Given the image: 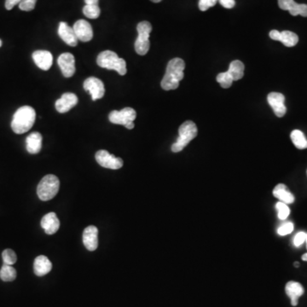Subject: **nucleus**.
I'll return each mask as SVG.
<instances>
[{
    "label": "nucleus",
    "instance_id": "nucleus-16",
    "mask_svg": "<svg viewBox=\"0 0 307 307\" xmlns=\"http://www.w3.org/2000/svg\"><path fill=\"white\" fill-rule=\"evenodd\" d=\"M58 35L69 46L75 47L78 44V38L76 37L74 29L71 28L67 22H62L59 23Z\"/></svg>",
    "mask_w": 307,
    "mask_h": 307
},
{
    "label": "nucleus",
    "instance_id": "nucleus-5",
    "mask_svg": "<svg viewBox=\"0 0 307 307\" xmlns=\"http://www.w3.org/2000/svg\"><path fill=\"white\" fill-rule=\"evenodd\" d=\"M60 181L57 176H44L37 188V194L41 201H49L57 195L59 192Z\"/></svg>",
    "mask_w": 307,
    "mask_h": 307
},
{
    "label": "nucleus",
    "instance_id": "nucleus-42",
    "mask_svg": "<svg viewBox=\"0 0 307 307\" xmlns=\"http://www.w3.org/2000/svg\"><path fill=\"white\" fill-rule=\"evenodd\" d=\"M299 266H300V264L298 263V262H295V267H299Z\"/></svg>",
    "mask_w": 307,
    "mask_h": 307
},
{
    "label": "nucleus",
    "instance_id": "nucleus-27",
    "mask_svg": "<svg viewBox=\"0 0 307 307\" xmlns=\"http://www.w3.org/2000/svg\"><path fill=\"white\" fill-rule=\"evenodd\" d=\"M233 81H234V80H233L231 76L230 75L228 71L220 73V74H219L218 76H217V82H218L223 88L227 89V88L230 87Z\"/></svg>",
    "mask_w": 307,
    "mask_h": 307
},
{
    "label": "nucleus",
    "instance_id": "nucleus-6",
    "mask_svg": "<svg viewBox=\"0 0 307 307\" xmlns=\"http://www.w3.org/2000/svg\"><path fill=\"white\" fill-rule=\"evenodd\" d=\"M137 30L138 36L135 41V50L138 55L144 56L148 53L151 46L150 35L152 31V25L147 21H144L138 23Z\"/></svg>",
    "mask_w": 307,
    "mask_h": 307
},
{
    "label": "nucleus",
    "instance_id": "nucleus-44",
    "mask_svg": "<svg viewBox=\"0 0 307 307\" xmlns=\"http://www.w3.org/2000/svg\"><path fill=\"white\" fill-rule=\"evenodd\" d=\"M306 242H307V239H306Z\"/></svg>",
    "mask_w": 307,
    "mask_h": 307
},
{
    "label": "nucleus",
    "instance_id": "nucleus-17",
    "mask_svg": "<svg viewBox=\"0 0 307 307\" xmlns=\"http://www.w3.org/2000/svg\"><path fill=\"white\" fill-rule=\"evenodd\" d=\"M41 226L47 235H53L59 230L60 222L57 214L49 213L43 217L41 220Z\"/></svg>",
    "mask_w": 307,
    "mask_h": 307
},
{
    "label": "nucleus",
    "instance_id": "nucleus-2",
    "mask_svg": "<svg viewBox=\"0 0 307 307\" xmlns=\"http://www.w3.org/2000/svg\"><path fill=\"white\" fill-rule=\"evenodd\" d=\"M36 112L30 106L21 107L13 115L11 128L16 134L29 132L35 124Z\"/></svg>",
    "mask_w": 307,
    "mask_h": 307
},
{
    "label": "nucleus",
    "instance_id": "nucleus-40",
    "mask_svg": "<svg viewBox=\"0 0 307 307\" xmlns=\"http://www.w3.org/2000/svg\"><path fill=\"white\" fill-rule=\"evenodd\" d=\"M302 260H304V261H307V253L302 256Z\"/></svg>",
    "mask_w": 307,
    "mask_h": 307
},
{
    "label": "nucleus",
    "instance_id": "nucleus-19",
    "mask_svg": "<svg viewBox=\"0 0 307 307\" xmlns=\"http://www.w3.org/2000/svg\"><path fill=\"white\" fill-rule=\"evenodd\" d=\"M273 195L283 203L292 204L295 202V195L289 192L288 187L283 184H278L273 190Z\"/></svg>",
    "mask_w": 307,
    "mask_h": 307
},
{
    "label": "nucleus",
    "instance_id": "nucleus-4",
    "mask_svg": "<svg viewBox=\"0 0 307 307\" xmlns=\"http://www.w3.org/2000/svg\"><path fill=\"white\" fill-rule=\"evenodd\" d=\"M197 132L196 125L192 120H187L183 123L179 127V138L172 146V151L174 153L182 151L189 143L196 137Z\"/></svg>",
    "mask_w": 307,
    "mask_h": 307
},
{
    "label": "nucleus",
    "instance_id": "nucleus-33",
    "mask_svg": "<svg viewBox=\"0 0 307 307\" xmlns=\"http://www.w3.org/2000/svg\"><path fill=\"white\" fill-rule=\"evenodd\" d=\"M219 0H200L199 1V9L201 11H206L211 7H213L216 4Z\"/></svg>",
    "mask_w": 307,
    "mask_h": 307
},
{
    "label": "nucleus",
    "instance_id": "nucleus-21",
    "mask_svg": "<svg viewBox=\"0 0 307 307\" xmlns=\"http://www.w3.org/2000/svg\"><path fill=\"white\" fill-rule=\"evenodd\" d=\"M26 148L29 153L38 154L42 148V135L38 132L29 135L26 139Z\"/></svg>",
    "mask_w": 307,
    "mask_h": 307
},
{
    "label": "nucleus",
    "instance_id": "nucleus-35",
    "mask_svg": "<svg viewBox=\"0 0 307 307\" xmlns=\"http://www.w3.org/2000/svg\"><path fill=\"white\" fill-rule=\"evenodd\" d=\"M296 3L295 0H278V5L282 10H291L292 7L295 5Z\"/></svg>",
    "mask_w": 307,
    "mask_h": 307
},
{
    "label": "nucleus",
    "instance_id": "nucleus-41",
    "mask_svg": "<svg viewBox=\"0 0 307 307\" xmlns=\"http://www.w3.org/2000/svg\"><path fill=\"white\" fill-rule=\"evenodd\" d=\"M151 1H152V2H154V3H160L161 0H151Z\"/></svg>",
    "mask_w": 307,
    "mask_h": 307
},
{
    "label": "nucleus",
    "instance_id": "nucleus-29",
    "mask_svg": "<svg viewBox=\"0 0 307 307\" xmlns=\"http://www.w3.org/2000/svg\"><path fill=\"white\" fill-rule=\"evenodd\" d=\"M289 13L292 16H302L307 17V4L305 3H295V5L292 7L291 10H289Z\"/></svg>",
    "mask_w": 307,
    "mask_h": 307
},
{
    "label": "nucleus",
    "instance_id": "nucleus-37",
    "mask_svg": "<svg viewBox=\"0 0 307 307\" xmlns=\"http://www.w3.org/2000/svg\"><path fill=\"white\" fill-rule=\"evenodd\" d=\"M22 2V0H6L5 1V8L6 10H12L16 4H19Z\"/></svg>",
    "mask_w": 307,
    "mask_h": 307
},
{
    "label": "nucleus",
    "instance_id": "nucleus-34",
    "mask_svg": "<svg viewBox=\"0 0 307 307\" xmlns=\"http://www.w3.org/2000/svg\"><path fill=\"white\" fill-rule=\"evenodd\" d=\"M306 239H307V233H305L304 231L299 232L295 235V238H294V244L295 247L299 248L304 243Z\"/></svg>",
    "mask_w": 307,
    "mask_h": 307
},
{
    "label": "nucleus",
    "instance_id": "nucleus-25",
    "mask_svg": "<svg viewBox=\"0 0 307 307\" xmlns=\"http://www.w3.org/2000/svg\"><path fill=\"white\" fill-rule=\"evenodd\" d=\"M0 278L3 282H12L16 278V270L14 267L3 264L0 269Z\"/></svg>",
    "mask_w": 307,
    "mask_h": 307
},
{
    "label": "nucleus",
    "instance_id": "nucleus-43",
    "mask_svg": "<svg viewBox=\"0 0 307 307\" xmlns=\"http://www.w3.org/2000/svg\"><path fill=\"white\" fill-rule=\"evenodd\" d=\"M1 46H2V40L0 39V47H1Z\"/></svg>",
    "mask_w": 307,
    "mask_h": 307
},
{
    "label": "nucleus",
    "instance_id": "nucleus-15",
    "mask_svg": "<svg viewBox=\"0 0 307 307\" xmlns=\"http://www.w3.org/2000/svg\"><path fill=\"white\" fill-rule=\"evenodd\" d=\"M33 59L38 69L47 71L52 66L53 57L48 50H36L33 53Z\"/></svg>",
    "mask_w": 307,
    "mask_h": 307
},
{
    "label": "nucleus",
    "instance_id": "nucleus-18",
    "mask_svg": "<svg viewBox=\"0 0 307 307\" xmlns=\"http://www.w3.org/2000/svg\"><path fill=\"white\" fill-rule=\"evenodd\" d=\"M286 294L291 300V305L293 307H296L298 305L299 298L304 295V288L301 283L294 281H290L286 284Z\"/></svg>",
    "mask_w": 307,
    "mask_h": 307
},
{
    "label": "nucleus",
    "instance_id": "nucleus-7",
    "mask_svg": "<svg viewBox=\"0 0 307 307\" xmlns=\"http://www.w3.org/2000/svg\"><path fill=\"white\" fill-rule=\"evenodd\" d=\"M137 113L132 108H125L120 111L114 110L109 115V119L111 123L115 125H122L125 128L132 130L134 128L135 119Z\"/></svg>",
    "mask_w": 307,
    "mask_h": 307
},
{
    "label": "nucleus",
    "instance_id": "nucleus-22",
    "mask_svg": "<svg viewBox=\"0 0 307 307\" xmlns=\"http://www.w3.org/2000/svg\"><path fill=\"white\" fill-rule=\"evenodd\" d=\"M228 72L231 76L234 81L241 79L244 76V64L239 60L233 61L230 64Z\"/></svg>",
    "mask_w": 307,
    "mask_h": 307
},
{
    "label": "nucleus",
    "instance_id": "nucleus-13",
    "mask_svg": "<svg viewBox=\"0 0 307 307\" xmlns=\"http://www.w3.org/2000/svg\"><path fill=\"white\" fill-rule=\"evenodd\" d=\"M83 243L86 249L91 252L98 247V230L96 226H90L85 228L83 232Z\"/></svg>",
    "mask_w": 307,
    "mask_h": 307
},
{
    "label": "nucleus",
    "instance_id": "nucleus-23",
    "mask_svg": "<svg viewBox=\"0 0 307 307\" xmlns=\"http://www.w3.org/2000/svg\"><path fill=\"white\" fill-rule=\"evenodd\" d=\"M279 41L282 42L287 47H293L298 44L299 37L295 33L290 31H282L280 33Z\"/></svg>",
    "mask_w": 307,
    "mask_h": 307
},
{
    "label": "nucleus",
    "instance_id": "nucleus-26",
    "mask_svg": "<svg viewBox=\"0 0 307 307\" xmlns=\"http://www.w3.org/2000/svg\"><path fill=\"white\" fill-rule=\"evenodd\" d=\"M83 13L87 18L97 19L101 14L100 8L98 5H88L85 4L83 8Z\"/></svg>",
    "mask_w": 307,
    "mask_h": 307
},
{
    "label": "nucleus",
    "instance_id": "nucleus-20",
    "mask_svg": "<svg viewBox=\"0 0 307 307\" xmlns=\"http://www.w3.org/2000/svg\"><path fill=\"white\" fill-rule=\"evenodd\" d=\"M52 269V264L47 257L44 255H40L36 258L34 263V270L35 275L38 276H43L50 272Z\"/></svg>",
    "mask_w": 307,
    "mask_h": 307
},
{
    "label": "nucleus",
    "instance_id": "nucleus-39",
    "mask_svg": "<svg viewBox=\"0 0 307 307\" xmlns=\"http://www.w3.org/2000/svg\"><path fill=\"white\" fill-rule=\"evenodd\" d=\"M99 0H85V4L88 5H98Z\"/></svg>",
    "mask_w": 307,
    "mask_h": 307
},
{
    "label": "nucleus",
    "instance_id": "nucleus-1",
    "mask_svg": "<svg viewBox=\"0 0 307 307\" xmlns=\"http://www.w3.org/2000/svg\"><path fill=\"white\" fill-rule=\"evenodd\" d=\"M185 61L181 58H173L166 66V74L161 80V87L165 91L175 90L179 87V81L184 78Z\"/></svg>",
    "mask_w": 307,
    "mask_h": 307
},
{
    "label": "nucleus",
    "instance_id": "nucleus-36",
    "mask_svg": "<svg viewBox=\"0 0 307 307\" xmlns=\"http://www.w3.org/2000/svg\"><path fill=\"white\" fill-rule=\"evenodd\" d=\"M220 4L226 9H232L235 6V0H219Z\"/></svg>",
    "mask_w": 307,
    "mask_h": 307
},
{
    "label": "nucleus",
    "instance_id": "nucleus-8",
    "mask_svg": "<svg viewBox=\"0 0 307 307\" xmlns=\"http://www.w3.org/2000/svg\"><path fill=\"white\" fill-rule=\"evenodd\" d=\"M95 157H96L97 163L105 168L117 170L121 168L123 166L122 159L115 156L107 151L102 150V151H97Z\"/></svg>",
    "mask_w": 307,
    "mask_h": 307
},
{
    "label": "nucleus",
    "instance_id": "nucleus-9",
    "mask_svg": "<svg viewBox=\"0 0 307 307\" xmlns=\"http://www.w3.org/2000/svg\"><path fill=\"white\" fill-rule=\"evenodd\" d=\"M84 89L91 96L92 101H97L103 98L105 93L104 83L96 77H90L84 82Z\"/></svg>",
    "mask_w": 307,
    "mask_h": 307
},
{
    "label": "nucleus",
    "instance_id": "nucleus-10",
    "mask_svg": "<svg viewBox=\"0 0 307 307\" xmlns=\"http://www.w3.org/2000/svg\"><path fill=\"white\" fill-rule=\"evenodd\" d=\"M57 63L64 77L70 78L75 75L76 58L73 56V54L69 53V52L61 54L57 59Z\"/></svg>",
    "mask_w": 307,
    "mask_h": 307
},
{
    "label": "nucleus",
    "instance_id": "nucleus-28",
    "mask_svg": "<svg viewBox=\"0 0 307 307\" xmlns=\"http://www.w3.org/2000/svg\"><path fill=\"white\" fill-rule=\"evenodd\" d=\"M276 209L277 211V216H278L279 220H286L290 214V209H289L288 205L283 203L282 201H279L276 204Z\"/></svg>",
    "mask_w": 307,
    "mask_h": 307
},
{
    "label": "nucleus",
    "instance_id": "nucleus-38",
    "mask_svg": "<svg viewBox=\"0 0 307 307\" xmlns=\"http://www.w3.org/2000/svg\"><path fill=\"white\" fill-rule=\"evenodd\" d=\"M280 33L281 32L277 31V30H271V31L269 32V38L273 39V40L279 41Z\"/></svg>",
    "mask_w": 307,
    "mask_h": 307
},
{
    "label": "nucleus",
    "instance_id": "nucleus-3",
    "mask_svg": "<svg viewBox=\"0 0 307 307\" xmlns=\"http://www.w3.org/2000/svg\"><path fill=\"white\" fill-rule=\"evenodd\" d=\"M97 63L103 69L115 70L119 76H125L127 71L125 60L119 58L112 50H104L101 52L97 57Z\"/></svg>",
    "mask_w": 307,
    "mask_h": 307
},
{
    "label": "nucleus",
    "instance_id": "nucleus-11",
    "mask_svg": "<svg viewBox=\"0 0 307 307\" xmlns=\"http://www.w3.org/2000/svg\"><path fill=\"white\" fill-rule=\"evenodd\" d=\"M78 40L89 42L93 38V30L91 25L85 20H78L73 27Z\"/></svg>",
    "mask_w": 307,
    "mask_h": 307
},
{
    "label": "nucleus",
    "instance_id": "nucleus-32",
    "mask_svg": "<svg viewBox=\"0 0 307 307\" xmlns=\"http://www.w3.org/2000/svg\"><path fill=\"white\" fill-rule=\"evenodd\" d=\"M37 0H22V2L19 3L20 10L23 11H31L35 10Z\"/></svg>",
    "mask_w": 307,
    "mask_h": 307
},
{
    "label": "nucleus",
    "instance_id": "nucleus-14",
    "mask_svg": "<svg viewBox=\"0 0 307 307\" xmlns=\"http://www.w3.org/2000/svg\"><path fill=\"white\" fill-rule=\"evenodd\" d=\"M78 97L74 93H64L56 102V110L61 114L67 113L78 104Z\"/></svg>",
    "mask_w": 307,
    "mask_h": 307
},
{
    "label": "nucleus",
    "instance_id": "nucleus-12",
    "mask_svg": "<svg viewBox=\"0 0 307 307\" xmlns=\"http://www.w3.org/2000/svg\"><path fill=\"white\" fill-rule=\"evenodd\" d=\"M267 101L277 117L281 118L284 116L287 112V108L284 104L285 97L282 93L270 92L267 97Z\"/></svg>",
    "mask_w": 307,
    "mask_h": 307
},
{
    "label": "nucleus",
    "instance_id": "nucleus-24",
    "mask_svg": "<svg viewBox=\"0 0 307 307\" xmlns=\"http://www.w3.org/2000/svg\"><path fill=\"white\" fill-rule=\"evenodd\" d=\"M290 138L294 145L299 150L307 149V139L305 137L304 133L300 130H294L291 132Z\"/></svg>",
    "mask_w": 307,
    "mask_h": 307
},
{
    "label": "nucleus",
    "instance_id": "nucleus-30",
    "mask_svg": "<svg viewBox=\"0 0 307 307\" xmlns=\"http://www.w3.org/2000/svg\"><path fill=\"white\" fill-rule=\"evenodd\" d=\"M2 258H3V264L9 265V266H12L17 260L16 253L11 249H5L3 251Z\"/></svg>",
    "mask_w": 307,
    "mask_h": 307
},
{
    "label": "nucleus",
    "instance_id": "nucleus-31",
    "mask_svg": "<svg viewBox=\"0 0 307 307\" xmlns=\"http://www.w3.org/2000/svg\"><path fill=\"white\" fill-rule=\"evenodd\" d=\"M294 228H295V226H294L293 223L287 222L279 227L277 229V233H278L279 235H282V236L287 235L288 234H291L294 230Z\"/></svg>",
    "mask_w": 307,
    "mask_h": 307
}]
</instances>
